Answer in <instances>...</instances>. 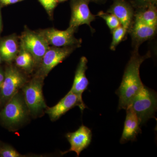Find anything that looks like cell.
Instances as JSON below:
<instances>
[{"label":"cell","mask_w":157,"mask_h":157,"mask_svg":"<svg viewBox=\"0 0 157 157\" xmlns=\"http://www.w3.org/2000/svg\"><path fill=\"white\" fill-rule=\"evenodd\" d=\"M151 57L150 52L140 55L138 50H134L125 69L120 86L116 94L118 96V109H126L144 86L140 79V68L144 60Z\"/></svg>","instance_id":"cell-1"},{"label":"cell","mask_w":157,"mask_h":157,"mask_svg":"<svg viewBox=\"0 0 157 157\" xmlns=\"http://www.w3.org/2000/svg\"><path fill=\"white\" fill-rule=\"evenodd\" d=\"M137 115L140 125L150 119L155 117L157 111L156 93L144 86L135 96L131 106Z\"/></svg>","instance_id":"cell-2"},{"label":"cell","mask_w":157,"mask_h":157,"mask_svg":"<svg viewBox=\"0 0 157 157\" xmlns=\"http://www.w3.org/2000/svg\"><path fill=\"white\" fill-rule=\"evenodd\" d=\"M43 79L42 76H37L22 88L29 112L34 117L41 114L47 107L42 92Z\"/></svg>","instance_id":"cell-3"},{"label":"cell","mask_w":157,"mask_h":157,"mask_svg":"<svg viewBox=\"0 0 157 157\" xmlns=\"http://www.w3.org/2000/svg\"><path fill=\"white\" fill-rule=\"evenodd\" d=\"M23 97L16 93L0 112V120L7 126L17 125L25 120L29 113Z\"/></svg>","instance_id":"cell-4"},{"label":"cell","mask_w":157,"mask_h":157,"mask_svg":"<svg viewBox=\"0 0 157 157\" xmlns=\"http://www.w3.org/2000/svg\"><path fill=\"white\" fill-rule=\"evenodd\" d=\"M25 78L16 68L7 69L0 87V104H6L25 84Z\"/></svg>","instance_id":"cell-5"},{"label":"cell","mask_w":157,"mask_h":157,"mask_svg":"<svg viewBox=\"0 0 157 157\" xmlns=\"http://www.w3.org/2000/svg\"><path fill=\"white\" fill-rule=\"evenodd\" d=\"M76 29L69 26L66 30L55 29H48L42 31L40 34L44 37L48 45L56 47L80 46L81 39H76L74 33Z\"/></svg>","instance_id":"cell-6"},{"label":"cell","mask_w":157,"mask_h":157,"mask_svg":"<svg viewBox=\"0 0 157 157\" xmlns=\"http://www.w3.org/2000/svg\"><path fill=\"white\" fill-rule=\"evenodd\" d=\"M76 106L79 107L82 112L87 107L82 98L70 90L56 105L52 107H47L45 109V113L49 116L51 120L55 121Z\"/></svg>","instance_id":"cell-7"},{"label":"cell","mask_w":157,"mask_h":157,"mask_svg":"<svg viewBox=\"0 0 157 157\" xmlns=\"http://www.w3.org/2000/svg\"><path fill=\"white\" fill-rule=\"evenodd\" d=\"M76 46L49 48L41 61L39 76H47L49 72L73 52Z\"/></svg>","instance_id":"cell-8"},{"label":"cell","mask_w":157,"mask_h":157,"mask_svg":"<svg viewBox=\"0 0 157 157\" xmlns=\"http://www.w3.org/2000/svg\"><path fill=\"white\" fill-rule=\"evenodd\" d=\"M21 41L23 49L32 55L35 63L41 62L42 58L49 48V45L40 34L25 32L23 34Z\"/></svg>","instance_id":"cell-9"},{"label":"cell","mask_w":157,"mask_h":157,"mask_svg":"<svg viewBox=\"0 0 157 157\" xmlns=\"http://www.w3.org/2000/svg\"><path fill=\"white\" fill-rule=\"evenodd\" d=\"M88 0H71V17L69 26L77 29L83 25H87L92 32L91 23L96 19V15L90 11Z\"/></svg>","instance_id":"cell-10"},{"label":"cell","mask_w":157,"mask_h":157,"mask_svg":"<svg viewBox=\"0 0 157 157\" xmlns=\"http://www.w3.org/2000/svg\"><path fill=\"white\" fill-rule=\"evenodd\" d=\"M113 1L107 12L114 14L128 33L134 22L135 9L128 0Z\"/></svg>","instance_id":"cell-11"},{"label":"cell","mask_w":157,"mask_h":157,"mask_svg":"<svg viewBox=\"0 0 157 157\" xmlns=\"http://www.w3.org/2000/svg\"><path fill=\"white\" fill-rule=\"evenodd\" d=\"M66 137L70 144V147L67 151L62 152V154L73 151L78 157L81 152L88 147L90 144L92 133L89 128L82 125L75 132L66 134Z\"/></svg>","instance_id":"cell-12"},{"label":"cell","mask_w":157,"mask_h":157,"mask_svg":"<svg viewBox=\"0 0 157 157\" xmlns=\"http://www.w3.org/2000/svg\"><path fill=\"white\" fill-rule=\"evenodd\" d=\"M128 33L131 35L134 50H138L144 42L155 37L157 33V27L151 26L134 21Z\"/></svg>","instance_id":"cell-13"},{"label":"cell","mask_w":157,"mask_h":157,"mask_svg":"<svg viewBox=\"0 0 157 157\" xmlns=\"http://www.w3.org/2000/svg\"><path fill=\"white\" fill-rule=\"evenodd\" d=\"M126 110V117L120 140L122 144L129 141H135L138 134L141 133L139 120L132 107H129Z\"/></svg>","instance_id":"cell-14"},{"label":"cell","mask_w":157,"mask_h":157,"mask_svg":"<svg viewBox=\"0 0 157 157\" xmlns=\"http://www.w3.org/2000/svg\"><path fill=\"white\" fill-rule=\"evenodd\" d=\"M88 60L86 57L82 56L79 60L75 72L73 85L70 90L80 98L87 90L89 82L86 76V72L87 70Z\"/></svg>","instance_id":"cell-15"},{"label":"cell","mask_w":157,"mask_h":157,"mask_svg":"<svg viewBox=\"0 0 157 157\" xmlns=\"http://www.w3.org/2000/svg\"><path fill=\"white\" fill-rule=\"evenodd\" d=\"M134 21L151 26L157 27L156 5H151L145 9L135 10Z\"/></svg>","instance_id":"cell-16"},{"label":"cell","mask_w":157,"mask_h":157,"mask_svg":"<svg viewBox=\"0 0 157 157\" xmlns=\"http://www.w3.org/2000/svg\"><path fill=\"white\" fill-rule=\"evenodd\" d=\"M17 52L16 40L12 38L6 39L0 45V54L4 59L10 61L15 58Z\"/></svg>","instance_id":"cell-17"},{"label":"cell","mask_w":157,"mask_h":157,"mask_svg":"<svg viewBox=\"0 0 157 157\" xmlns=\"http://www.w3.org/2000/svg\"><path fill=\"white\" fill-rule=\"evenodd\" d=\"M15 61L18 67L27 70L31 69L34 63L32 55L24 49L17 56Z\"/></svg>","instance_id":"cell-18"},{"label":"cell","mask_w":157,"mask_h":157,"mask_svg":"<svg viewBox=\"0 0 157 157\" xmlns=\"http://www.w3.org/2000/svg\"><path fill=\"white\" fill-rule=\"evenodd\" d=\"M112 34V41L110 45V50L115 51L118 45L123 41L128 33L121 25L111 31Z\"/></svg>","instance_id":"cell-19"},{"label":"cell","mask_w":157,"mask_h":157,"mask_svg":"<svg viewBox=\"0 0 157 157\" xmlns=\"http://www.w3.org/2000/svg\"><path fill=\"white\" fill-rule=\"evenodd\" d=\"M96 16L101 17L106 21L107 25L110 31H112L121 25L119 21L114 14L103 11H99Z\"/></svg>","instance_id":"cell-20"},{"label":"cell","mask_w":157,"mask_h":157,"mask_svg":"<svg viewBox=\"0 0 157 157\" xmlns=\"http://www.w3.org/2000/svg\"><path fill=\"white\" fill-rule=\"evenodd\" d=\"M134 9L139 10L145 9L151 5H157V0H128Z\"/></svg>","instance_id":"cell-21"},{"label":"cell","mask_w":157,"mask_h":157,"mask_svg":"<svg viewBox=\"0 0 157 157\" xmlns=\"http://www.w3.org/2000/svg\"><path fill=\"white\" fill-rule=\"evenodd\" d=\"M0 156L2 157H21L24 156L20 154L15 149L9 145L3 146L0 148Z\"/></svg>","instance_id":"cell-22"},{"label":"cell","mask_w":157,"mask_h":157,"mask_svg":"<svg viewBox=\"0 0 157 157\" xmlns=\"http://www.w3.org/2000/svg\"><path fill=\"white\" fill-rule=\"evenodd\" d=\"M39 2L45 10L51 12L56 7L58 2V0H39Z\"/></svg>","instance_id":"cell-23"},{"label":"cell","mask_w":157,"mask_h":157,"mask_svg":"<svg viewBox=\"0 0 157 157\" xmlns=\"http://www.w3.org/2000/svg\"><path fill=\"white\" fill-rule=\"evenodd\" d=\"M0 1L4 5H8L17 3L19 0H0Z\"/></svg>","instance_id":"cell-24"},{"label":"cell","mask_w":157,"mask_h":157,"mask_svg":"<svg viewBox=\"0 0 157 157\" xmlns=\"http://www.w3.org/2000/svg\"><path fill=\"white\" fill-rule=\"evenodd\" d=\"M90 2H94L97 4H104L107 2L108 0H88Z\"/></svg>","instance_id":"cell-25"},{"label":"cell","mask_w":157,"mask_h":157,"mask_svg":"<svg viewBox=\"0 0 157 157\" xmlns=\"http://www.w3.org/2000/svg\"><path fill=\"white\" fill-rule=\"evenodd\" d=\"M4 79V75H3V73L0 71V87H1V85H2V83Z\"/></svg>","instance_id":"cell-26"},{"label":"cell","mask_w":157,"mask_h":157,"mask_svg":"<svg viewBox=\"0 0 157 157\" xmlns=\"http://www.w3.org/2000/svg\"><path fill=\"white\" fill-rule=\"evenodd\" d=\"M58 2H63L67 1V0H58Z\"/></svg>","instance_id":"cell-27"},{"label":"cell","mask_w":157,"mask_h":157,"mask_svg":"<svg viewBox=\"0 0 157 157\" xmlns=\"http://www.w3.org/2000/svg\"><path fill=\"white\" fill-rule=\"evenodd\" d=\"M1 14H0V29H1Z\"/></svg>","instance_id":"cell-28"},{"label":"cell","mask_w":157,"mask_h":157,"mask_svg":"<svg viewBox=\"0 0 157 157\" xmlns=\"http://www.w3.org/2000/svg\"><path fill=\"white\" fill-rule=\"evenodd\" d=\"M1 57H0V63H1Z\"/></svg>","instance_id":"cell-29"},{"label":"cell","mask_w":157,"mask_h":157,"mask_svg":"<svg viewBox=\"0 0 157 157\" xmlns=\"http://www.w3.org/2000/svg\"><path fill=\"white\" fill-rule=\"evenodd\" d=\"M19 1H22V0H19Z\"/></svg>","instance_id":"cell-30"}]
</instances>
